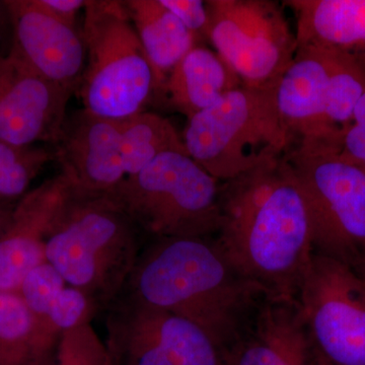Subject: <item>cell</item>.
Segmentation results:
<instances>
[{
	"label": "cell",
	"mask_w": 365,
	"mask_h": 365,
	"mask_svg": "<svg viewBox=\"0 0 365 365\" xmlns=\"http://www.w3.org/2000/svg\"><path fill=\"white\" fill-rule=\"evenodd\" d=\"M218 248L266 299L294 304L314 253L304 194L285 155L222 182Z\"/></svg>",
	"instance_id": "1"
},
{
	"label": "cell",
	"mask_w": 365,
	"mask_h": 365,
	"mask_svg": "<svg viewBox=\"0 0 365 365\" xmlns=\"http://www.w3.org/2000/svg\"><path fill=\"white\" fill-rule=\"evenodd\" d=\"M123 294L195 324L225 357L264 297L228 263L210 237L151 240Z\"/></svg>",
	"instance_id": "2"
},
{
	"label": "cell",
	"mask_w": 365,
	"mask_h": 365,
	"mask_svg": "<svg viewBox=\"0 0 365 365\" xmlns=\"http://www.w3.org/2000/svg\"><path fill=\"white\" fill-rule=\"evenodd\" d=\"M145 237L106 192L71 186L48 232L46 260L101 313L123 294Z\"/></svg>",
	"instance_id": "3"
},
{
	"label": "cell",
	"mask_w": 365,
	"mask_h": 365,
	"mask_svg": "<svg viewBox=\"0 0 365 365\" xmlns=\"http://www.w3.org/2000/svg\"><path fill=\"white\" fill-rule=\"evenodd\" d=\"M182 139L190 157L220 182L282 158L294 144L278 113L275 88L244 86L189 119Z\"/></svg>",
	"instance_id": "4"
},
{
	"label": "cell",
	"mask_w": 365,
	"mask_h": 365,
	"mask_svg": "<svg viewBox=\"0 0 365 365\" xmlns=\"http://www.w3.org/2000/svg\"><path fill=\"white\" fill-rule=\"evenodd\" d=\"M220 186L188 153L170 150L106 193L150 240L209 237L220 227Z\"/></svg>",
	"instance_id": "5"
},
{
	"label": "cell",
	"mask_w": 365,
	"mask_h": 365,
	"mask_svg": "<svg viewBox=\"0 0 365 365\" xmlns=\"http://www.w3.org/2000/svg\"><path fill=\"white\" fill-rule=\"evenodd\" d=\"M81 35L86 59L78 93L83 109L113 120L145 111L157 79L124 2L86 0Z\"/></svg>",
	"instance_id": "6"
},
{
	"label": "cell",
	"mask_w": 365,
	"mask_h": 365,
	"mask_svg": "<svg viewBox=\"0 0 365 365\" xmlns=\"http://www.w3.org/2000/svg\"><path fill=\"white\" fill-rule=\"evenodd\" d=\"M285 158L309 209L314 253L351 267L364 261V170L322 139L295 141Z\"/></svg>",
	"instance_id": "7"
},
{
	"label": "cell",
	"mask_w": 365,
	"mask_h": 365,
	"mask_svg": "<svg viewBox=\"0 0 365 365\" xmlns=\"http://www.w3.org/2000/svg\"><path fill=\"white\" fill-rule=\"evenodd\" d=\"M294 306L319 362L365 365V284L351 266L314 253Z\"/></svg>",
	"instance_id": "8"
},
{
	"label": "cell",
	"mask_w": 365,
	"mask_h": 365,
	"mask_svg": "<svg viewBox=\"0 0 365 365\" xmlns=\"http://www.w3.org/2000/svg\"><path fill=\"white\" fill-rule=\"evenodd\" d=\"M208 41L256 90L275 88L297 50L282 7L271 0H207Z\"/></svg>",
	"instance_id": "9"
},
{
	"label": "cell",
	"mask_w": 365,
	"mask_h": 365,
	"mask_svg": "<svg viewBox=\"0 0 365 365\" xmlns=\"http://www.w3.org/2000/svg\"><path fill=\"white\" fill-rule=\"evenodd\" d=\"M72 95L31 68L13 47L0 54V141L16 146L54 145Z\"/></svg>",
	"instance_id": "10"
},
{
	"label": "cell",
	"mask_w": 365,
	"mask_h": 365,
	"mask_svg": "<svg viewBox=\"0 0 365 365\" xmlns=\"http://www.w3.org/2000/svg\"><path fill=\"white\" fill-rule=\"evenodd\" d=\"M14 31L11 47L41 76L72 93L86 67V46L76 26L55 18L37 0L4 1Z\"/></svg>",
	"instance_id": "11"
},
{
	"label": "cell",
	"mask_w": 365,
	"mask_h": 365,
	"mask_svg": "<svg viewBox=\"0 0 365 365\" xmlns=\"http://www.w3.org/2000/svg\"><path fill=\"white\" fill-rule=\"evenodd\" d=\"M54 146L55 160L76 189L105 193L127 178L118 120L78 110L66 117Z\"/></svg>",
	"instance_id": "12"
},
{
	"label": "cell",
	"mask_w": 365,
	"mask_h": 365,
	"mask_svg": "<svg viewBox=\"0 0 365 365\" xmlns=\"http://www.w3.org/2000/svg\"><path fill=\"white\" fill-rule=\"evenodd\" d=\"M71 186L60 172L16 203L11 225L0 237V292H18L26 276L47 262L46 239Z\"/></svg>",
	"instance_id": "13"
},
{
	"label": "cell",
	"mask_w": 365,
	"mask_h": 365,
	"mask_svg": "<svg viewBox=\"0 0 365 365\" xmlns=\"http://www.w3.org/2000/svg\"><path fill=\"white\" fill-rule=\"evenodd\" d=\"M19 294L35 321L38 347L45 365L50 364L62 334L86 324L98 314L83 292L67 284L49 263L34 269Z\"/></svg>",
	"instance_id": "14"
},
{
	"label": "cell",
	"mask_w": 365,
	"mask_h": 365,
	"mask_svg": "<svg viewBox=\"0 0 365 365\" xmlns=\"http://www.w3.org/2000/svg\"><path fill=\"white\" fill-rule=\"evenodd\" d=\"M311 349L294 304L266 299L225 360L227 365H314Z\"/></svg>",
	"instance_id": "15"
},
{
	"label": "cell",
	"mask_w": 365,
	"mask_h": 365,
	"mask_svg": "<svg viewBox=\"0 0 365 365\" xmlns=\"http://www.w3.org/2000/svg\"><path fill=\"white\" fill-rule=\"evenodd\" d=\"M330 71V53L299 47L275 86L278 113L294 143L318 135Z\"/></svg>",
	"instance_id": "16"
},
{
	"label": "cell",
	"mask_w": 365,
	"mask_h": 365,
	"mask_svg": "<svg viewBox=\"0 0 365 365\" xmlns=\"http://www.w3.org/2000/svg\"><path fill=\"white\" fill-rule=\"evenodd\" d=\"M297 48L365 57V0H288Z\"/></svg>",
	"instance_id": "17"
},
{
	"label": "cell",
	"mask_w": 365,
	"mask_h": 365,
	"mask_svg": "<svg viewBox=\"0 0 365 365\" xmlns=\"http://www.w3.org/2000/svg\"><path fill=\"white\" fill-rule=\"evenodd\" d=\"M241 79L215 51L197 44L174 67L158 95L187 119L242 86Z\"/></svg>",
	"instance_id": "18"
},
{
	"label": "cell",
	"mask_w": 365,
	"mask_h": 365,
	"mask_svg": "<svg viewBox=\"0 0 365 365\" xmlns=\"http://www.w3.org/2000/svg\"><path fill=\"white\" fill-rule=\"evenodd\" d=\"M123 2L155 72L158 93L170 71L198 42L160 0Z\"/></svg>",
	"instance_id": "19"
},
{
	"label": "cell",
	"mask_w": 365,
	"mask_h": 365,
	"mask_svg": "<svg viewBox=\"0 0 365 365\" xmlns=\"http://www.w3.org/2000/svg\"><path fill=\"white\" fill-rule=\"evenodd\" d=\"M118 121L127 177L140 172L163 153H187L182 137L167 118L143 111Z\"/></svg>",
	"instance_id": "20"
},
{
	"label": "cell",
	"mask_w": 365,
	"mask_h": 365,
	"mask_svg": "<svg viewBox=\"0 0 365 365\" xmlns=\"http://www.w3.org/2000/svg\"><path fill=\"white\" fill-rule=\"evenodd\" d=\"M331 71L325 111L314 139L336 140L351 122L355 108L365 91V67L350 55L330 52Z\"/></svg>",
	"instance_id": "21"
},
{
	"label": "cell",
	"mask_w": 365,
	"mask_h": 365,
	"mask_svg": "<svg viewBox=\"0 0 365 365\" xmlns=\"http://www.w3.org/2000/svg\"><path fill=\"white\" fill-rule=\"evenodd\" d=\"M0 365H45L35 321L19 292H0Z\"/></svg>",
	"instance_id": "22"
},
{
	"label": "cell",
	"mask_w": 365,
	"mask_h": 365,
	"mask_svg": "<svg viewBox=\"0 0 365 365\" xmlns=\"http://www.w3.org/2000/svg\"><path fill=\"white\" fill-rule=\"evenodd\" d=\"M54 160V150L0 141V200H20L43 168Z\"/></svg>",
	"instance_id": "23"
},
{
	"label": "cell",
	"mask_w": 365,
	"mask_h": 365,
	"mask_svg": "<svg viewBox=\"0 0 365 365\" xmlns=\"http://www.w3.org/2000/svg\"><path fill=\"white\" fill-rule=\"evenodd\" d=\"M48 365H110V359L106 343L86 324L62 334Z\"/></svg>",
	"instance_id": "24"
},
{
	"label": "cell",
	"mask_w": 365,
	"mask_h": 365,
	"mask_svg": "<svg viewBox=\"0 0 365 365\" xmlns=\"http://www.w3.org/2000/svg\"><path fill=\"white\" fill-rule=\"evenodd\" d=\"M357 59L365 67V57ZM335 146L343 157L365 172V91L355 108L351 122L340 132Z\"/></svg>",
	"instance_id": "25"
},
{
	"label": "cell",
	"mask_w": 365,
	"mask_h": 365,
	"mask_svg": "<svg viewBox=\"0 0 365 365\" xmlns=\"http://www.w3.org/2000/svg\"><path fill=\"white\" fill-rule=\"evenodd\" d=\"M160 2L193 34L197 42L208 40L209 14L201 0H160Z\"/></svg>",
	"instance_id": "26"
},
{
	"label": "cell",
	"mask_w": 365,
	"mask_h": 365,
	"mask_svg": "<svg viewBox=\"0 0 365 365\" xmlns=\"http://www.w3.org/2000/svg\"><path fill=\"white\" fill-rule=\"evenodd\" d=\"M45 11L55 18L76 26V16L81 9H85L86 0H37Z\"/></svg>",
	"instance_id": "27"
},
{
	"label": "cell",
	"mask_w": 365,
	"mask_h": 365,
	"mask_svg": "<svg viewBox=\"0 0 365 365\" xmlns=\"http://www.w3.org/2000/svg\"><path fill=\"white\" fill-rule=\"evenodd\" d=\"M16 203L0 200V237L11 225Z\"/></svg>",
	"instance_id": "28"
},
{
	"label": "cell",
	"mask_w": 365,
	"mask_h": 365,
	"mask_svg": "<svg viewBox=\"0 0 365 365\" xmlns=\"http://www.w3.org/2000/svg\"><path fill=\"white\" fill-rule=\"evenodd\" d=\"M352 268L354 269L355 272L361 278V280L364 281L365 284V260L359 262L356 265L353 266Z\"/></svg>",
	"instance_id": "29"
},
{
	"label": "cell",
	"mask_w": 365,
	"mask_h": 365,
	"mask_svg": "<svg viewBox=\"0 0 365 365\" xmlns=\"http://www.w3.org/2000/svg\"><path fill=\"white\" fill-rule=\"evenodd\" d=\"M314 365H325V364H321V362H319V361H318V364H314Z\"/></svg>",
	"instance_id": "30"
}]
</instances>
